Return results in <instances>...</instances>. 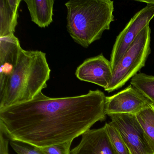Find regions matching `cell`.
Listing matches in <instances>:
<instances>
[{"label": "cell", "instance_id": "10", "mask_svg": "<svg viewBox=\"0 0 154 154\" xmlns=\"http://www.w3.org/2000/svg\"><path fill=\"white\" fill-rule=\"evenodd\" d=\"M22 49L15 35L0 38V88L12 74Z\"/></svg>", "mask_w": 154, "mask_h": 154}, {"label": "cell", "instance_id": "16", "mask_svg": "<svg viewBox=\"0 0 154 154\" xmlns=\"http://www.w3.org/2000/svg\"><path fill=\"white\" fill-rule=\"evenodd\" d=\"M10 144L17 154H45L39 148L26 142L11 140Z\"/></svg>", "mask_w": 154, "mask_h": 154}, {"label": "cell", "instance_id": "15", "mask_svg": "<svg viewBox=\"0 0 154 154\" xmlns=\"http://www.w3.org/2000/svg\"><path fill=\"white\" fill-rule=\"evenodd\" d=\"M104 126L111 143L118 154H130L119 131L113 122H106Z\"/></svg>", "mask_w": 154, "mask_h": 154}, {"label": "cell", "instance_id": "1", "mask_svg": "<svg viewBox=\"0 0 154 154\" xmlns=\"http://www.w3.org/2000/svg\"><path fill=\"white\" fill-rule=\"evenodd\" d=\"M106 97L99 90L57 98L41 92L29 101L0 109V131L10 140L39 148L73 140L106 119Z\"/></svg>", "mask_w": 154, "mask_h": 154}, {"label": "cell", "instance_id": "7", "mask_svg": "<svg viewBox=\"0 0 154 154\" xmlns=\"http://www.w3.org/2000/svg\"><path fill=\"white\" fill-rule=\"evenodd\" d=\"M149 102L131 85L110 96H106L105 112L106 115H136Z\"/></svg>", "mask_w": 154, "mask_h": 154}, {"label": "cell", "instance_id": "18", "mask_svg": "<svg viewBox=\"0 0 154 154\" xmlns=\"http://www.w3.org/2000/svg\"><path fill=\"white\" fill-rule=\"evenodd\" d=\"M9 140L3 132L0 131V154H9Z\"/></svg>", "mask_w": 154, "mask_h": 154}, {"label": "cell", "instance_id": "8", "mask_svg": "<svg viewBox=\"0 0 154 154\" xmlns=\"http://www.w3.org/2000/svg\"><path fill=\"white\" fill-rule=\"evenodd\" d=\"M79 80L97 85L106 90L113 75L110 61L103 54L86 59L75 71Z\"/></svg>", "mask_w": 154, "mask_h": 154}, {"label": "cell", "instance_id": "11", "mask_svg": "<svg viewBox=\"0 0 154 154\" xmlns=\"http://www.w3.org/2000/svg\"><path fill=\"white\" fill-rule=\"evenodd\" d=\"M21 0H0V38L13 35Z\"/></svg>", "mask_w": 154, "mask_h": 154}, {"label": "cell", "instance_id": "6", "mask_svg": "<svg viewBox=\"0 0 154 154\" xmlns=\"http://www.w3.org/2000/svg\"><path fill=\"white\" fill-rule=\"evenodd\" d=\"M109 117L119 131L130 154H152L135 115L113 114Z\"/></svg>", "mask_w": 154, "mask_h": 154}, {"label": "cell", "instance_id": "17", "mask_svg": "<svg viewBox=\"0 0 154 154\" xmlns=\"http://www.w3.org/2000/svg\"><path fill=\"white\" fill-rule=\"evenodd\" d=\"M73 140L45 147L38 148L45 154H71L70 148Z\"/></svg>", "mask_w": 154, "mask_h": 154}, {"label": "cell", "instance_id": "5", "mask_svg": "<svg viewBox=\"0 0 154 154\" xmlns=\"http://www.w3.org/2000/svg\"><path fill=\"white\" fill-rule=\"evenodd\" d=\"M154 17V5L147 4L131 18L116 38L110 56L112 72H114L123 56L142 29Z\"/></svg>", "mask_w": 154, "mask_h": 154}, {"label": "cell", "instance_id": "13", "mask_svg": "<svg viewBox=\"0 0 154 154\" xmlns=\"http://www.w3.org/2000/svg\"><path fill=\"white\" fill-rule=\"evenodd\" d=\"M135 116L143 130L152 154H154V104L149 103Z\"/></svg>", "mask_w": 154, "mask_h": 154}, {"label": "cell", "instance_id": "12", "mask_svg": "<svg viewBox=\"0 0 154 154\" xmlns=\"http://www.w3.org/2000/svg\"><path fill=\"white\" fill-rule=\"evenodd\" d=\"M30 13L31 20L40 28L48 27L54 15V0H24Z\"/></svg>", "mask_w": 154, "mask_h": 154}, {"label": "cell", "instance_id": "4", "mask_svg": "<svg viewBox=\"0 0 154 154\" xmlns=\"http://www.w3.org/2000/svg\"><path fill=\"white\" fill-rule=\"evenodd\" d=\"M151 29L146 26L127 50L113 72L112 79L104 90L112 92L122 87L134 77L146 64L151 53Z\"/></svg>", "mask_w": 154, "mask_h": 154}, {"label": "cell", "instance_id": "19", "mask_svg": "<svg viewBox=\"0 0 154 154\" xmlns=\"http://www.w3.org/2000/svg\"><path fill=\"white\" fill-rule=\"evenodd\" d=\"M136 1L138 2H144L147 4L154 5V0H137Z\"/></svg>", "mask_w": 154, "mask_h": 154}, {"label": "cell", "instance_id": "3", "mask_svg": "<svg viewBox=\"0 0 154 154\" xmlns=\"http://www.w3.org/2000/svg\"><path fill=\"white\" fill-rule=\"evenodd\" d=\"M65 6L67 31L85 48L100 39L114 20V2L111 0H71Z\"/></svg>", "mask_w": 154, "mask_h": 154}, {"label": "cell", "instance_id": "9", "mask_svg": "<svg viewBox=\"0 0 154 154\" xmlns=\"http://www.w3.org/2000/svg\"><path fill=\"white\" fill-rule=\"evenodd\" d=\"M71 154H119L111 143L105 126L88 130Z\"/></svg>", "mask_w": 154, "mask_h": 154}, {"label": "cell", "instance_id": "2", "mask_svg": "<svg viewBox=\"0 0 154 154\" xmlns=\"http://www.w3.org/2000/svg\"><path fill=\"white\" fill-rule=\"evenodd\" d=\"M50 73L45 53L21 49L12 74L0 88V109L33 100L47 87Z\"/></svg>", "mask_w": 154, "mask_h": 154}, {"label": "cell", "instance_id": "14", "mask_svg": "<svg viewBox=\"0 0 154 154\" xmlns=\"http://www.w3.org/2000/svg\"><path fill=\"white\" fill-rule=\"evenodd\" d=\"M130 85L154 104V75L139 73L131 79Z\"/></svg>", "mask_w": 154, "mask_h": 154}]
</instances>
